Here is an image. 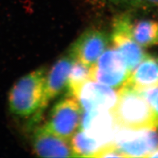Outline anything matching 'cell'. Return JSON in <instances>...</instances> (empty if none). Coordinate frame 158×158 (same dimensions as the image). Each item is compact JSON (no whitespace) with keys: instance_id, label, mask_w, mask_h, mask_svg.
Here are the masks:
<instances>
[{"instance_id":"cell-17","label":"cell","mask_w":158,"mask_h":158,"mask_svg":"<svg viewBox=\"0 0 158 158\" xmlns=\"http://www.w3.org/2000/svg\"><path fill=\"white\" fill-rule=\"evenodd\" d=\"M125 157L114 144H109L99 151L94 157Z\"/></svg>"},{"instance_id":"cell-5","label":"cell","mask_w":158,"mask_h":158,"mask_svg":"<svg viewBox=\"0 0 158 158\" xmlns=\"http://www.w3.org/2000/svg\"><path fill=\"white\" fill-rule=\"evenodd\" d=\"M130 74L124 58L115 48L108 49L91 66V80L112 88L122 86Z\"/></svg>"},{"instance_id":"cell-14","label":"cell","mask_w":158,"mask_h":158,"mask_svg":"<svg viewBox=\"0 0 158 158\" xmlns=\"http://www.w3.org/2000/svg\"><path fill=\"white\" fill-rule=\"evenodd\" d=\"M70 143L76 157H94L102 148L95 139L82 129L73 135Z\"/></svg>"},{"instance_id":"cell-15","label":"cell","mask_w":158,"mask_h":158,"mask_svg":"<svg viewBox=\"0 0 158 158\" xmlns=\"http://www.w3.org/2000/svg\"><path fill=\"white\" fill-rule=\"evenodd\" d=\"M89 80H91V66L75 59L69 77L67 90L69 94L73 95L83 83Z\"/></svg>"},{"instance_id":"cell-12","label":"cell","mask_w":158,"mask_h":158,"mask_svg":"<svg viewBox=\"0 0 158 158\" xmlns=\"http://www.w3.org/2000/svg\"><path fill=\"white\" fill-rule=\"evenodd\" d=\"M111 41L115 49L124 58L131 73L148 56L141 46L119 30L113 28Z\"/></svg>"},{"instance_id":"cell-10","label":"cell","mask_w":158,"mask_h":158,"mask_svg":"<svg viewBox=\"0 0 158 158\" xmlns=\"http://www.w3.org/2000/svg\"><path fill=\"white\" fill-rule=\"evenodd\" d=\"M69 140L57 136L44 125L38 128L32 137L34 152L42 157H76Z\"/></svg>"},{"instance_id":"cell-4","label":"cell","mask_w":158,"mask_h":158,"mask_svg":"<svg viewBox=\"0 0 158 158\" xmlns=\"http://www.w3.org/2000/svg\"><path fill=\"white\" fill-rule=\"evenodd\" d=\"M81 119L82 107L70 94L54 105L46 125L57 136L69 140L81 127Z\"/></svg>"},{"instance_id":"cell-6","label":"cell","mask_w":158,"mask_h":158,"mask_svg":"<svg viewBox=\"0 0 158 158\" xmlns=\"http://www.w3.org/2000/svg\"><path fill=\"white\" fill-rule=\"evenodd\" d=\"M83 110L112 111L117 101V93L107 85L89 80L79 87L72 95Z\"/></svg>"},{"instance_id":"cell-3","label":"cell","mask_w":158,"mask_h":158,"mask_svg":"<svg viewBox=\"0 0 158 158\" xmlns=\"http://www.w3.org/2000/svg\"><path fill=\"white\" fill-rule=\"evenodd\" d=\"M113 144L125 157H148L158 148V127L133 129L117 125Z\"/></svg>"},{"instance_id":"cell-9","label":"cell","mask_w":158,"mask_h":158,"mask_svg":"<svg viewBox=\"0 0 158 158\" xmlns=\"http://www.w3.org/2000/svg\"><path fill=\"white\" fill-rule=\"evenodd\" d=\"M113 28L125 32L142 47L158 44V22L156 21L142 19L132 21L130 15L123 14L113 21Z\"/></svg>"},{"instance_id":"cell-20","label":"cell","mask_w":158,"mask_h":158,"mask_svg":"<svg viewBox=\"0 0 158 158\" xmlns=\"http://www.w3.org/2000/svg\"><path fill=\"white\" fill-rule=\"evenodd\" d=\"M148 157H158V148L148 156Z\"/></svg>"},{"instance_id":"cell-16","label":"cell","mask_w":158,"mask_h":158,"mask_svg":"<svg viewBox=\"0 0 158 158\" xmlns=\"http://www.w3.org/2000/svg\"><path fill=\"white\" fill-rule=\"evenodd\" d=\"M136 90L149 103L158 121V85Z\"/></svg>"},{"instance_id":"cell-13","label":"cell","mask_w":158,"mask_h":158,"mask_svg":"<svg viewBox=\"0 0 158 158\" xmlns=\"http://www.w3.org/2000/svg\"><path fill=\"white\" fill-rule=\"evenodd\" d=\"M125 85L135 90L158 85V63L148 55L128 78ZM124 84V85H125Z\"/></svg>"},{"instance_id":"cell-8","label":"cell","mask_w":158,"mask_h":158,"mask_svg":"<svg viewBox=\"0 0 158 158\" xmlns=\"http://www.w3.org/2000/svg\"><path fill=\"white\" fill-rule=\"evenodd\" d=\"M108 42L106 33L96 29H89L73 44L69 53L75 60L92 66L104 52Z\"/></svg>"},{"instance_id":"cell-2","label":"cell","mask_w":158,"mask_h":158,"mask_svg":"<svg viewBox=\"0 0 158 158\" xmlns=\"http://www.w3.org/2000/svg\"><path fill=\"white\" fill-rule=\"evenodd\" d=\"M117 94L113 113L118 126L133 129L158 127L152 108L135 89L125 84Z\"/></svg>"},{"instance_id":"cell-18","label":"cell","mask_w":158,"mask_h":158,"mask_svg":"<svg viewBox=\"0 0 158 158\" xmlns=\"http://www.w3.org/2000/svg\"><path fill=\"white\" fill-rule=\"evenodd\" d=\"M113 6L125 8H136L139 0H107Z\"/></svg>"},{"instance_id":"cell-1","label":"cell","mask_w":158,"mask_h":158,"mask_svg":"<svg viewBox=\"0 0 158 158\" xmlns=\"http://www.w3.org/2000/svg\"><path fill=\"white\" fill-rule=\"evenodd\" d=\"M46 76V69L40 68L24 75L15 84L8 98L9 110L13 115L38 117L44 110Z\"/></svg>"},{"instance_id":"cell-11","label":"cell","mask_w":158,"mask_h":158,"mask_svg":"<svg viewBox=\"0 0 158 158\" xmlns=\"http://www.w3.org/2000/svg\"><path fill=\"white\" fill-rule=\"evenodd\" d=\"M75 61L70 53L63 56L54 63L46 76L43 107L67 89L69 74Z\"/></svg>"},{"instance_id":"cell-19","label":"cell","mask_w":158,"mask_h":158,"mask_svg":"<svg viewBox=\"0 0 158 158\" xmlns=\"http://www.w3.org/2000/svg\"><path fill=\"white\" fill-rule=\"evenodd\" d=\"M158 7V0H139L137 8L146 10Z\"/></svg>"},{"instance_id":"cell-7","label":"cell","mask_w":158,"mask_h":158,"mask_svg":"<svg viewBox=\"0 0 158 158\" xmlns=\"http://www.w3.org/2000/svg\"><path fill=\"white\" fill-rule=\"evenodd\" d=\"M80 127L103 148L113 143L117 124L112 111L96 110L85 111Z\"/></svg>"}]
</instances>
